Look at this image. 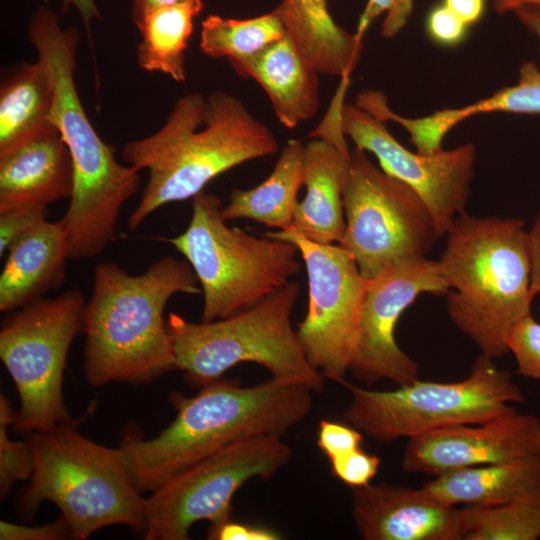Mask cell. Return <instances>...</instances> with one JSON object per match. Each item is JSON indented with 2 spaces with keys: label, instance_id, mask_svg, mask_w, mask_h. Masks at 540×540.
Listing matches in <instances>:
<instances>
[{
  "label": "cell",
  "instance_id": "obj_5",
  "mask_svg": "<svg viewBox=\"0 0 540 540\" xmlns=\"http://www.w3.org/2000/svg\"><path fill=\"white\" fill-rule=\"evenodd\" d=\"M446 235L438 263L449 287L448 315L482 354L500 357L509 352L513 325L531 314L534 298L524 221L463 212Z\"/></svg>",
  "mask_w": 540,
  "mask_h": 540
},
{
  "label": "cell",
  "instance_id": "obj_7",
  "mask_svg": "<svg viewBox=\"0 0 540 540\" xmlns=\"http://www.w3.org/2000/svg\"><path fill=\"white\" fill-rule=\"evenodd\" d=\"M300 293L297 282L226 318L193 323L169 313L167 329L176 369L204 386L241 362L257 363L272 377L321 392L323 377L307 360L291 324Z\"/></svg>",
  "mask_w": 540,
  "mask_h": 540
},
{
  "label": "cell",
  "instance_id": "obj_23",
  "mask_svg": "<svg viewBox=\"0 0 540 540\" xmlns=\"http://www.w3.org/2000/svg\"><path fill=\"white\" fill-rule=\"evenodd\" d=\"M286 35L319 74L349 79L363 42L335 23L326 0H282L274 9Z\"/></svg>",
  "mask_w": 540,
  "mask_h": 540
},
{
  "label": "cell",
  "instance_id": "obj_32",
  "mask_svg": "<svg viewBox=\"0 0 540 540\" xmlns=\"http://www.w3.org/2000/svg\"><path fill=\"white\" fill-rule=\"evenodd\" d=\"M415 0H368L356 28V35L363 37L371 23L382 13L385 18L381 25V36L392 38L407 24Z\"/></svg>",
  "mask_w": 540,
  "mask_h": 540
},
{
  "label": "cell",
  "instance_id": "obj_10",
  "mask_svg": "<svg viewBox=\"0 0 540 540\" xmlns=\"http://www.w3.org/2000/svg\"><path fill=\"white\" fill-rule=\"evenodd\" d=\"M86 301L81 291L71 289L3 320L0 357L20 400L14 432H47L74 420L64 403L62 380L72 341L82 331Z\"/></svg>",
  "mask_w": 540,
  "mask_h": 540
},
{
  "label": "cell",
  "instance_id": "obj_37",
  "mask_svg": "<svg viewBox=\"0 0 540 540\" xmlns=\"http://www.w3.org/2000/svg\"><path fill=\"white\" fill-rule=\"evenodd\" d=\"M71 537L65 518L60 515L53 523L41 526H23L7 521L0 522L1 540H61Z\"/></svg>",
  "mask_w": 540,
  "mask_h": 540
},
{
  "label": "cell",
  "instance_id": "obj_15",
  "mask_svg": "<svg viewBox=\"0 0 540 540\" xmlns=\"http://www.w3.org/2000/svg\"><path fill=\"white\" fill-rule=\"evenodd\" d=\"M448 292L438 261L426 257L401 263L369 280L349 372L368 386L384 379L399 386L419 380V365L398 346L395 327L420 294L446 296Z\"/></svg>",
  "mask_w": 540,
  "mask_h": 540
},
{
  "label": "cell",
  "instance_id": "obj_26",
  "mask_svg": "<svg viewBox=\"0 0 540 540\" xmlns=\"http://www.w3.org/2000/svg\"><path fill=\"white\" fill-rule=\"evenodd\" d=\"M54 87L46 64L22 63L0 87V151L49 124Z\"/></svg>",
  "mask_w": 540,
  "mask_h": 540
},
{
  "label": "cell",
  "instance_id": "obj_8",
  "mask_svg": "<svg viewBox=\"0 0 540 540\" xmlns=\"http://www.w3.org/2000/svg\"><path fill=\"white\" fill-rule=\"evenodd\" d=\"M221 209L217 196L198 193L185 231L167 239L196 274L203 294V322L253 306L301 270L295 244L230 227Z\"/></svg>",
  "mask_w": 540,
  "mask_h": 540
},
{
  "label": "cell",
  "instance_id": "obj_9",
  "mask_svg": "<svg viewBox=\"0 0 540 540\" xmlns=\"http://www.w3.org/2000/svg\"><path fill=\"white\" fill-rule=\"evenodd\" d=\"M480 354L469 375L456 382L414 381L388 391L339 384L351 394L344 420L374 441L390 443L461 424L479 423L522 403L509 371Z\"/></svg>",
  "mask_w": 540,
  "mask_h": 540
},
{
  "label": "cell",
  "instance_id": "obj_34",
  "mask_svg": "<svg viewBox=\"0 0 540 540\" xmlns=\"http://www.w3.org/2000/svg\"><path fill=\"white\" fill-rule=\"evenodd\" d=\"M47 206L25 205L0 209V255L7 252L9 246L47 217Z\"/></svg>",
  "mask_w": 540,
  "mask_h": 540
},
{
  "label": "cell",
  "instance_id": "obj_40",
  "mask_svg": "<svg viewBox=\"0 0 540 540\" xmlns=\"http://www.w3.org/2000/svg\"><path fill=\"white\" fill-rule=\"evenodd\" d=\"M443 4L468 26L482 17L485 8V0H443Z\"/></svg>",
  "mask_w": 540,
  "mask_h": 540
},
{
  "label": "cell",
  "instance_id": "obj_3",
  "mask_svg": "<svg viewBox=\"0 0 540 540\" xmlns=\"http://www.w3.org/2000/svg\"><path fill=\"white\" fill-rule=\"evenodd\" d=\"M27 36L51 74L54 102L49 121L60 132L73 164V192L60 218L69 257L89 259L115 240L120 211L139 190L140 170L116 159L115 148L102 140L81 103L74 78L78 30L64 29L58 16L41 6L28 21Z\"/></svg>",
  "mask_w": 540,
  "mask_h": 540
},
{
  "label": "cell",
  "instance_id": "obj_17",
  "mask_svg": "<svg viewBox=\"0 0 540 540\" xmlns=\"http://www.w3.org/2000/svg\"><path fill=\"white\" fill-rule=\"evenodd\" d=\"M351 512L365 540H460L469 528L467 508L448 505L423 487L367 484L351 488Z\"/></svg>",
  "mask_w": 540,
  "mask_h": 540
},
{
  "label": "cell",
  "instance_id": "obj_22",
  "mask_svg": "<svg viewBox=\"0 0 540 540\" xmlns=\"http://www.w3.org/2000/svg\"><path fill=\"white\" fill-rule=\"evenodd\" d=\"M349 165L350 152L326 140L313 138L305 144L306 195L296 205L292 227L307 239L320 244L341 242L346 228L342 195Z\"/></svg>",
  "mask_w": 540,
  "mask_h": 540
},
{
  "label": "cell",
  "instance_id": "obj_29",
  "mask_svg": "<svg viewBox=\"0 0 540 540\" xmlns=\"http://www.w3.org/2000/svg\"><path fill=\"white\" fill-rule=\"evenodd\" d=\"M469 528L464 540L540 538V498L497 506H466Z\"/></svg>",
  "mask_w": 540,
  "mask_h": 540
},
{
  "label": "cell",
  "instance_id": "obj_18",
  "mask_svg": "<svg viewBox=\"0 0 540 540\" xmlns=\"http://www.w3.org/2000/svg\"><path fill=\"white\" fill-rule=\"evenodd\" d=\"M73 186L69 149L51 123L0 151V209L48 206L70 198Z\"/></svg>",
  "mask_w": 540,
  "mask_h": 540
},
{
  "label": "cell",
  "instance_id": "obj_12",
  "mask_svg": "<svg viewBox=\"0 0 540 540\" xmlns=\"http://www.w3.org/2000/svg\"><path fill=\"white\" fill-rule=\"evenodd\" d=\"M277 435L240 438L172 477L146 501V540H187L193 524L231 519L235 493L254 478L267 479L290 461Z\"/></svg>",
  "mask_w": 540,
  "mask_h": 540
},
{
  "label": "cell",
  "instance_id": "obj_24",
  "mask_svg": "<svg viewBox=\"0 0 540 540\" xmlns=\"http://www.w3.org/2000/svg\"><path fill=\"white\" fill-rule=\"evenodd\" d=\"M422 487L453 506H497L536 499L540 498V458L454 470L435 476Z\"/></svg>",
  "mask_w": 540,
  "mask_h": 540
},
{
  "label": "cell",
  "instance_id": "obj_14",
  "mask_svg": "<svg viewBox=\"0 0 540 540\" xmlns=\"http://www.w3.org/2000/svg\"><path fill=\"white\" fill-rule=\"evenodd\" d=\"M386 122L343 104L341 125L355 147L376 156L380 168L410 186L426 204L441 238L465 212L474 176L476 149L467 143L432 154L413 152L390 133Z\"/></svg>",
  "mask_w": 540,
  "mask_h": 540
},
{
  "label": "cell",
  "instance_id": "obj_41",
  "mask_svg": "<svg viewBox=\"0 0 540 540\" xmlns=\"http://www.w3.org/2000/svg\"><path fill=\"white\" fill-rule=\"evenodd\" d=\"M64 9L71 6L80 14L83 22L89 29L90 23L101 18L95 0H62Z\"/></svg>",
  "mask_w": 540,
  "mask_h": 540
},
{
  "label": "cell",
  "instance_id": "obj_45",
  "mask_svg": "<svg viewBox=\"0 0 540 540\" xmlns=\"http://www.w3.org/2000/svg\"><path fill=\"white\" fill-rule=\"evenodd\" d=\"M539 311H540V306H539Z\"/></svg>",
  "mask_w": 540,
  "mask_h": 540
},
{
  "label": "cell",
  "instance_id": "obj_6",
  "mask_svg": "<svg viewBox=\"0 0 540 540\" xmlns=\"http://www.w3.org/2000/svg\"><path fill=\"white\" fill-rule=\"evenodd\" d=\"M76 426L73 420L29 433L33 472L20 498L22 512L32 514L50 501L78 540L112 525L145 532L147 498L132 482L119 448L88 439Z\"/></svg>",
  "mask_w": 540,
  "mask_h": 540
},
{
  "label": "cell",
  "instance_id": "obj_36",
  "mask_svg": "<svg viewBox=\"0 0 540 540\" xmlns=\"http://www.w3.org/2000/svg\"><path fill=\"white\" fill-rule=\"evenodd\" d=\"M468 27L444 4L434 7L426 20V30L429 37L442 46H455L461 43L466 36Z\"/></svg>",
  "mask_w": 540,
  "mask_h": 540
},
{
  "label": "cell",
  "instance_id": "obj_42",
  "mask_svg": "<svg viewBox=\"0 0 540 540\" xmlns=\"http://www.w3.org/2000/svg\"><path fill=\"white\" fill-rule=\"evenodd\" d=\"M519 21L537 37L540 45V9L526 6L514 12Z\"/></svg>",
  "mask_w": 540,
  "mask_h": 540
},
{
  "label": "cell",
  "instance_id": "obj_1",
  "mask_svg": "<svg viewBox=\"0 0 540 540\" xmlns=\"http://www.w3.org/2000/svg\"><path fill=\"white\" fill-rule=\"evenodd\" d=\"M313 391L274 377L253 386L219 378L192 397L172 393L174 420L156 437L126 432L119 450L141 492H153L220 448L253 435L283 436L304 421Z\"/></svg>",
  "mask_w": 540,
  "mask_h": 540
},
{
  "label": "cell",
  "instance_id": "obj_16",
  "mask_svg": "<svg viewBox=\"0 0 540 540\" xmlns=\"http://www.w3.org/2000/svg\"><path fill=\"white\" fill-rule=\"evenodd\" d=\"M540 458V419L514 409L491 419L408 439L401 467L438 476L454 470Z\"/></svg>",
  "mask_w": 540,
  "mask_h": 540
},
{
  "label": "cell",
  "instance_id": "obj_21",
  "mask_svg": "<svg viewBox=\"0 0 540 540\" xmlns=\"http://www.w3.org/2000/svg\"><path fill=\"white\" fill-rule=\"evenodd\" d=\"M229 63L239 76L255 80L264 89L286 128H295L318 111L319 74L287 35L255 55Z\"/></svg>",
  "mask_w": 540,
  "mask_h": 540
},
{
  "label": "cell",
  "instance_id": "obj_2",
  "mask_svg": "<svg viewBox=\"0 0 540 540\" xmlns=\"http://www.w3.org/2000/svg\"><path fill=\"white\" fill-rule=\"evenodd\" d=\"M278 149L271 130L239 98L223 91L179 98L160 129L122 148L129 165L148 171L128 229L135 231L166 204L195 197L218 175Z\"/></svg>",
  "mask_w": 540,
  "mask_h": 540
},
{
  "label": "cell",
  "instance_id": "obj_44",
  "mask_svg": "<svg viewBox=\"0 0 540 540\" xmlns=\"http://www.w3.org/2000/svg\"><path fill=\"white\" fill-rule=\"evenodd\" d=\"M536 7L540 9V0H494L493 8L499 14L507 12H515L516 10L526 7Z\"/></svg>",
  "mask_w": 540,
  "mask_h": 540
},
{
  "label": "cell",
  "instance_id": "obj_19",
  "mask_svg": "<svg viewBox=\"0 0 540 540\" xmlns=\"http://www.w3.org/2000/svg\"><path fill=\"white\" fill-rule=\"evenodd\" d=\"M355 105L374 117L402 126L411 143L421 154H432L442 149L445 135L461 121L476 114L509 112L540 114V68L532 61L519 68L517 82L491 96L460 108H446L430 115L407 118L392 111L381 91L365 90L356 95Z\"/></svg>",
  "mask_w": 540,
  "mask_h": 540
},
{
  "label": "cell",
  "instance_id": "obj_20",
  "mask_svg": "<svg viewBox=\"0 0 540 540\" xmlns=\"http://www.w3.org/2000/svg\"><path fill=\"white\" fill-rule=\"evenodd\" d=\"M0 275V311L10 313L61 286L69 259L67 234L61 219H44L8 248Z\"/></svg>",
  "mask_w": 540,
  "mask_h": 540
},
{
  "label": "cell",
  "instance_id": "obj_28",
  "mask_svg": "<svg viewBox=\"0 0 540 540\" xmlns=\"http://www.w3.org/2000/svg\"><path fill=\"white\" fill-rule=\"evenodd\" d=\"M285 35L274 10L250 19L209 15L201 24L200 48L212 58L231 62L255 55Z\"/></svg>",
  "mask_w": 540,
  "mask_h": 540
},
{
  "label": "cell",
  "instance_id": "obj_13",
  "mask_svg": "<svg viewBox=\"0 0 540 540\" xmlns=\"http://www.w3.org/2000/svg\"><path fill=\"white\" fill-rule=\"evenodd\" d=\"M297 246L308 279V308L298 324L300 346L323 378L345 380L355 358L369 280L339 244L313 242L292 226L265 233Z\"/></svg>",
  "mask_w": 540,
  "mask_h": 540
},
{
  "label": "cell",
  "instance_id": "obj_33",
  "mask_svg": "<svg viewBox=\"0 0 540 540\" xmlns=\"http://www.w3.org/2000/svg\"><path fill=\"white\" fill-rule=\"evenodd\" d=\"M329 462L332 475L350 488L369 484L380 466V459L362 447L332 458Z\"/></svg>",
  "mask_w": 540,
  "mask_h": 540
},
{
  "label": "cell",
  "instance_id": "obj_11",
  "mask_svg": "<svg viewBox=\"0 0 540 540\" xmlns=\"http://www.w3.org/2000/svg\"><path fill=\"white\" fill-rule=\"evenodd\" d=\"M342 198L346 228L339 245L368 280L401 263L426 257L440 238L420 196L376 167L356 147L350 151Z\"/></svg>",
  "mask_w": 540,
  "mask_h": 540
},
{
  "label": "cell",
  "instance_id": "obj_39",
  "mask_svg": "<svg viewBox=\"0 0 540 540\" xmlns=\"http://www.w3.org/2000/svg\"><path fill=\"white\" fill-rule=\"evenodd\" d=\"M527 242L531 261V293H540V210L527 231Z\"/></svg>",
  "mask_w": 540,
  "mask_h": 540
},
{
  "label": "cell",
  "instance_id": "obj_30",
  "mask_svg": "<svg viewBox=\"0 0 540 540\" xmlns=\"http://www.w3.org/2000/svg\"><path fill=\"white\" fill-rule=\"evenodd\" d=\"M17 411L3 393L0 394V495L4 499L18 481L30 479L33 454L28 441H14L8 427L16 421Z\"/></svg>",
  "mask_w": 540,
  "mask_h": 540
},
{
  "label": "cell",
  "instance_id": "obj_38",
  "mask_svg": "<svg viewBox=\"0 0 540 540\" xmlns=\"http://www.w3.org/2000/svg\"><path fill=\"white\" fill-rule=\"evenodd\" d=\"M207 536L211 540H277L281 538L270 528L234 522L232 519L209 526Z\"/></svg>",
  "mask_w": 540,
  "mask_h": 540
},
{
  "label": "cell",
  "instance_id": "obj_31",
  "mask_svg": "<svg viewBox=\"0 0 540 540\" xmlns=\"http://www.w3.org/2000/svg\"><path fill=\"white\" fill-rule=\"evenodd\" d=\"M507 348L515 356L518 374L540 380V323L531 314L513 325Z\"/></svg>",
  "mask_w": 540,
  "mask_h": 540
},
{
  "label": "cell",
  "instance_id": "obj_25",
  "mask_svg": "<svg viewBox=\"0 0 540 540\" xmlns=\"http://www.w3.org/2000/svg\"><path fill=\"white\" fill-rule=\"evenodd\" d=\"M304 148L302 141L290 139L267 179L251 189L231 192L221 209L223 219H251L278 230L291 227L297 195L304 186Z\"/></svg>",
  "mask_w": 540,
  "mask_h": 540
},
{
  "label": "cell",
  "instance_id": "obj_43",
  "mask_svg": "<svg viewBox=\"0 0 540 540\" xmlns=\"http://www.w3.org/2000/svg\"><path fill=\"white\" fill-rule=\"evenodd\" d=\"M189 0H133L132 6V20L136 22L140 19L146 12L151 9L171 5L176 3H181Z\"/></svg>",
  "mask_w": 540,
  "mask_h": 540
},
{
  "label": "cell",
  "instance_id": "obj_4",
  "mask_svg": "<svg viewBox=\"0 0 540 540\" xmlns=\"http://www.w3.org/2000/svg\"><path fill=\"white\" fill-rule=\"evenodd\" d=\"M178 293H201L186 260L165 256L139 275L114 262L95 266L82 314L84 374L90 385L145 384L176 369L164 310Z\"/></svg>",
  "mask_w": 540,
  "mask_h": 540
},
{
  "label": "cell",
  "instance_id": "obj_35",
  "mask_svg": "<svg viewBox=\"0 0 540 540\" xmlns=\"http://www.w3.org/2000/svg\"><path fill=\"white\" fill-rule=\"evenodd\" d=\"M363 433L352 425L323 419L317 430V445L328 460L359 449Z\"/></svg>",
  "mask_w": 540,
  "mask_h": 540
},
{
  "label": "cell",
  "instance_id": "obj_27",
  "mask_svg": "<svg viewBox=\"0 0 540 540\" xmlns=\"http://www.w3.org/2000/svg\"><path fill=\"white\" fill-rule=\"evenodd\" d=\"M202 8V0H189L151 9L134 22L141 33L137 47L140 69L161 72L176 82H184L185 51L193 19Z\"/></svg>",
  "mask_w": 540,
  "mask_h": 540
}]
</instances>
